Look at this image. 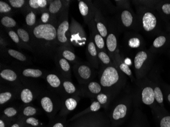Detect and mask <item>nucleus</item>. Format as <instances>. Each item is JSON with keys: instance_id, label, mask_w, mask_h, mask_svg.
<instances>
[{"instance_id": "obj_8", "label": "nucleus", "mask_w": 170, "mask_h": 127, "mask_svg": "<svg viewBox=\"0 0 170 127\" xmlns=\"http://www.w3.org/2000/svg\"><path fill=\"white\" fill-rule=\"evenodd\" d=\"M124 43L126 48L130 51H136L138 52L144 49V39L136 32H128L125 34Z\"/></svg>"}, {"instance_id": "obj_39", "label": "nucleus", "mask_w": 170, "mask_h": 127, "mask_svg": "<svg viewBox=\"0 0 170 127\" xmlns=\"http://www.w3.org/2000/svg\"><path fill=\"white\" fill-rule=\"evenodd\" d=\"M154 93L155 100L159 104H162L164 102V97H163L162 91L160 89V87L158 86H155L154 89Z\"/></svg>"}, {"instance_id": "obj_43", "label": "nucleus", "mask_w": 170, "mask_h": 127, "mask_svg": "<svg viewBox=\"0 0 170 127\" xmlns=\"http://www.w3.org/2000/svg\"><path fill=\"white\" fill-rule=\"evenodd\" d=\"M96 99L100 105H106L109 102V97L106 93H100L97 95Z\"/></svg>"}, {"instance_id": "obj_18", "label": "nucleus", "mask_w": 170, "mask_h": 127, "mask_svg": "<svg viewBox=\"0 0 170 127\" xmlns=\"http://www.w3.org/2000/svg\"><path fill=\"white\" fill-rule=\"evenodd\" d=\"M141 87V101L145 105H151L155 101L154 89L151 86L145 84Z\"/></svg>"}, {"instance_id": "obj_49", "label": "nucleus", "mask_w": 170, "mask_h": 127, "mask_svg": "<svg viewBox=\"0 0 170 127\" xmlns=\"http://www.w3.org/2000/svg\"><path fill=\"white\" fill-rule=\"evenodd\" d=\"M53 127H63V125L61 123H57L55 125L53 126Z\"/></svg>"}, {"instance_id": "obj_34", "label": "nucleus", "mask_w": 170, "mask_h": 127, "mask_svg": "<svg viewBox=\"0 0 170 127\" xmlns=\"http://www.w3.org/2000/svg\"><path fill=\"white\" fill-rule=\"evenodd\" d=\"M20 99L24 103H29L33 99L32 92L30 89H24L20 93Z\"/></svg>"}, {"instance_id": "obj_27", "label": "nucleus", "mask_w": 170, "mask_h": 127, "mask_svg": "<svg viewBox=\"0 0 170 127\" xmlns=\"http://www.w3.org/2000/svg\"><path fill=\"white\" fill-rule=\"evenodd\" d=\"M1 23L7 29L15 28L17 26V23L16 20L13 17L8 16H4L1 17Z\"/></svg>"}, {"instance_id": "obj_44", "label": "nucleus", "mask_w": 170, "mask_h": 127, "mask_svg": "<svg viewBox=\"0 0 170 127\" xmlns=\"http://www.w3.org/2000/svg\"><path fill=\"white\" fill-rule=\"evenodd\" d=\"M36 113V109L34 107L32 106H27L25 107L23 110L24 115L26 116H29L35 115Z\"/></svg>"}, {"instance_id": "obj_3", "label": "nucleus", "mask_w": 170, "mask_h": 127, "mask_svg": "<svg viewBox=\"0 0 170 127\" xmlns=\"http://www.w3.org/2000/svg\"><path fill=\"white\" fill-rule=\"evenodd\" d=\"M117 26L121 31H133L141 30L137 15L132 9H118L116 12Z\"/></svg>"}, {"instance_id": "obj_31", "label": "nucleus", "mask_w": 170, "mask_h": 127, "mask_svg": "<svg viewBox=\"0 0 170 127\" xmlns=\"http://www.w3.org/2000/svg\"><path fill=\"white\" fill-rule=\"evenodd\" d=\"M87 89L89 93L93 95H97L101 93L102 87L99 83L91 81L88 84Z\"/></svg>"}, {"instance_id": "obj_14", "label": "nucleus", "mask_w": 170, "mask_h": 127, "mask_svg": "<svg viewBox=\"0 0 170 127\" xmlns=\"http://www.w3.org/2000/svg\"><path fill=\"white\" fill-rule=\"evenodd\" d=\"M88 26H89V30L90 31V35L92 36V39L96 45L97 51H105L107 52L106 48V41L99 34V33L98 32L94 19H92Z\"/></svg>"}, {"instance_id": "obj_13", "label": "nucleus", "mask_w": 170, "mask_h": 127, "mask_svg": "<svg viewBox=\"0 0 170 127\" xmlns=\"http://www.w3.org/2000/svg\"><path fill=\"white\" fill-rule=\"evenodd\" d=\"M105 41L107 54L113 61L115 55L119 51L118 49L117 35L114 30L109 28V34Z\"/></svg>"}, {"instance_id": "obj_1", "label": "nucleus", "mask_w": 170, "mask_h": 127, "mask_svg": "<svg viewBox=\"0 0 170 127\" xmlns=\"http://www.w3.org/2000/svg\"><path fill=\"white\" fill-rule=\"evenodd\" d=\"M57 22L37 23L28 29L32 40L33 52L43 56L55 58L58 48L57 40Z\"/></svg>"}, {"instance_id": "obj_37", "label": "nucleus", "mask_w": 170, "mask_h": 127, "mask_svg": "<svg viewBox=\"0 0 170 127\" xmlns=\"http://www.w3.org/2000/svg\"><path fill=\"white\" fill-rule=\"evenodd\" d=\"M116 7L118 9H132L131 1L128 0H115Z\"/></svg>"}, {"instance_id": "obj_5", "label": "nucleus", "mask_w": 170, "mask_h": 127, "mask_svg": "<svg viewBox=\"0 0 170 127\" xmlns=\"http://www.w3.org/2000/svg\"><path fill=\"white\" fill-rule=\"evenodd\" d=\"M151 54L146 49L136 52L133 58V64L135 73L138 80H142L150 67L151 63Z\"/></svg>"}, {"instance_id": "obj_52", "label": "nucleus", "mask_w": 170, "mask_h": 127, "mask_svg": "<svg viewBox=\"0 0 170 127\" xmlns=\"http://www.w3.org/2000/svg\"><path fill=\"white\" fill-rule=\"evenodd\" d=\"M168 101H169V102L170 103V93H169V94L168 95Z\"/></svg>"}, {"instance_id": "obj_28", "label": "nucleus", "mask_w": 170, "mask_h": 127, "mask_svg": "<svg viewBox=\"0 0 170 127\" xmlns=\"http://www.w3.org/2000/svg\"><path fill=\"white\" fill-rule=\"evenodd\" d=\"M41 105L45 111L51 113L54 109V104L52 100L49 97H44L41 100Z\"/></svg>"}, {"instance_id": "obj_42", "label": "nucleus", "mask_w": 170, "mask_h": 127, "mask_svg": "<svg viewBox=\"0 0 170 127\" xmlns=\"http://www.w3.org/2000/svg\"><path fill=\"white\" fill-rule=\"evenodd\" d=\"M12 93L9 92H3L0 93V104L7 102L12 98Z\"/></svg>"}, {"instance_id": "obj_48", "label": "nucleus", "mask_w": 170, "mask_h": 127, "mask_svg": "<svg viewBox=\"0 0 170 127\" xmlns=\"http://www.w3.org/2000/svg\"><path fill=\"white\" fill-rule=\"evenodd\" d=\"M26 122L27 124H31L34 126H37L38 125V121L34 118H28L26 120Z\"/></svg>"}, {"instance_id": "obj_24", "label": "nucleus", "mask_w": 170, "mask_h": 127, "mask_svg": "<svg viewBox=\"0 0 170 127\" xmlns=\"http://www.w3.org/2000/svg\"><path fill=\"white\" fill-rule=\"evenodd\" d=\"M5 51L8 54V55L12 57L14 59L19 61L22 62H26L28 61V58L22 52L16 51L15 49H11V48H5Z\"/></svg>"}, {"instance_id": "obj_15", "label": "nucleus", "mask_w": 170, "mask_h": 127, "mask_svg": "<svg viewBox=\"0 0 170 127\" xmlns=\"http://www.w3.org/2000/svg\"><path fill=\"white\" fill-rule=\"evenodd\" d=\"M86 54L88 62L92 65V67L98 68L100 64L98 60V51L91 35H90L88 41Z\"/></svg>"}, {"instance_id": "obj_6", "label": "nucleus", "mask_w": 170, "mask_h": 127, "mask_svg": "<svg viewBox=\"0 0 170 127\" xmlns=\"http://www.w3.org/2000/svg\"><path fill=\"white\" fill-rule=\"evenodd\" d=\"M136 15L139 20L141 30L146 33L155 31L157 26V19L150 9L142 6H136Z\"/></svg>"}, {"instance_id": "obj_21", "label": "nucleus", "mask_w": 170, "mask_h": 127, "mask_svg": "<svg viewBox=\"0 0 170 127\" xmlns=\"http://www.w3.org/2000/svg\"><path fill=\"white\" fill-rule=\"evenodd\" d=\"M16 32L22 42L26 47L27 49L33 51L32 40L29 31L23 28H19L16 29Z\"/></svg>"}, {"instance_id": "obj_33", "label": "nucleus", "mask_w": 170, "mask_h": 127, "mask_svg": "<svg viewBox=\"0 0 170 127\" xmlns=\"http://www.w3.org/2000/svg\"><path fill=\"white\" fill-rule=\"evenodd\" d=\"M167 38L164 35L159 36L155 38L152 43V48L154 49H158L162 48L167 42Z\"/></svg>"}, {"instance_id": "obj_38", "label": "nucleus", "mask_w": 170, "mask_h": 127, "mask_svg": "<svg viewBox=\"0 0 170 127\" xmlns=\"http://www.w3.org/2000/svg\"><path fill=\"white\" fill-rule=\"evenodd\" d=\"M78 102L77 100L73 98H68L65 101V106L69 111H72L77 107Z\"/></svg>"}, {"instance_id": "obj_30", "label": "nucleus", "mask_w": 170, "mask_h": 127, "mask_svg": "<svg viewBox=\"0 0 170 127\" xmlns=\"http://www.w3.org/2000/svg\"><path fill=\"white\" fill-rule=\"evenodd\" d=\"M46 81L48 83L54 88L59 87L61 84L60 78L56 74H49L46 76Z\"/></svg>"}, {"instance_id": "obj_53", "label": "nucleus", "mask_w": 170, "mask_h": 127, "mask_svg": "<svg viewBox=\"0 0 170 127\" xmlns=\"http://www.w3.org/2000/svg\"></svg>"}, {"instance_id": "obj_22", "label": "nucleus", "mask_w": 170, "mask_h": 127, "mask_svg": "<svg viewBox=\"0 0 170 127\" xmlns=\"http://www.w3.org/2000/svg\"><path fill=\"white\" fill-rule=\"evenodd\" d=\"M54 60L58 67L60 68V70L64 73H70L71 70V64L67 60L57 55L54 58Z\"/></svg>"}, {"instance_id": "obj_41", "label": "nucleus", "mask_w": 170, "mask_h": 127, "mask_svg": "<svg viewBox=\"0 0 170 127\" xmlns=\"http://www.w3.org/2000/svg\"><path fill=\"white\" fill-rule=\"evenodd\" d=\"M53 21H55V20H52L51 14L48 11H45L42 13L41 18H40V22H41L40 23L46 24V23H49ZM56 22H57V21H56Z\"/></svg>"}, {"instance_id": "obj_32", "label": "nucleus", "mask_w": 170, "mask_h": 127, "mask_svg": "<svg viewBox=\"0 0 170 127\" xmlns=\"http://www.w3.org/2000/svg\"><path fill=\"white\" fill-rule=\"evenodd\" d=\"M23 75L24 76L31 77L34 78L40 77L42 75V72L39 69L27 68L23 71Z\"/></svg>"}, {"instance_id": "obj_9", "label": "nucleus", "mask_w": 170, "mask_h": 127, "mask_svg": "<svg viewBox=\"0 0 170 127\" xmlns=\"http://www.w3.org/2000/svg\"><path fill=\"white\" fill-rule=\"evenodd\" d=\"M71 1L52 0L50 1L47 11L51 14L52 20L58 21L60 15L69 8Z\"/></svg>"}, {"instance_id": "obj_35", "label": "nucleus", "mask_w": 170, "mask_h": 127, "mask_svg": "<svg viewBox=\"0 0 170 127\" xmlns=\"http://www.w3.org/2000/svg\"><path fill=\"white\" fill-rule=\"evenodd\" d=\"M13 7L5 1H0V13L4 16H8L13 12Z\"/></svg>"}, {"instance_id": "obj_12", "label": "nucleus", "mask_w": 170, "mask_h": 127, "mask_svg": "<svg viewBox=\"0 0 170 127\" xmlns=\"http://www.w3.org/2000/svg\"><path fill=\"white\" fill-rule=\"evenodd\" d=\"M92 65L89 62H78L74 65V69L80 79L88 81L93 76V70Z\"/></svg>"}, {"instance_id": "obj_20", "label": "nucleus", "mask_w": 170, "mask_h": 127, "mask_svg": "<svg viewBox=\"0 0 170 127\" xmlns=\"http://www.w3.org/2000/svg\"><path fill=\"white\" fill-rule=\"evenodd\" d=\"M57 55L67 60L69 63L76 64L79 61V59L74 53V48L68 47H59L57 49Z\"/></svg>"}, {"instance_id": "obj_45", "label": "nucleus", "mask_w": 170, "mask_h": 127, "mask_svg": "<svg viewBox=\"0 0 170 127\" xmlns=\"http://www.w3.org/2000/svg\"><path fill=\"white\" fill-rule=\"evenodd\" d=\"M161 11L166 16L170 15V3H165L161 5Z\"/></svg>"}, {"instance_id": "obj_4", "label": "nucleus", "mask_w": 170, "mask_h": 127, "mask_svg": "<svg viewBox=\"0 0 170 127\" xmlns=\"http://www.w3.org/2000/svg\"><path fill=\"white\" fill-rule=\"evenodd\" d=\"M68 10H65L59 17L57 21V40L59 47L74 48L68 39L70 23L68 21Z\"/></svg>"}, {"instance_id": "obj_46", "label": "nucleus", "mask_w": 170, "mask_h": 127, "mask_svg": "<svg viewBox=\"0 0 170 127\" xmlns=\"http://www.w3.org/2000/svg\"><path fill=\"white\" fill-rule=\"evenodd\" d=\"M4 114L8 117H12V116L16 115L17 113V111L16 109L13 107H8L5 109L4 110Z\"/></svg>"}, {"instance_id": "obj_17", "label": "nucleus", "mask_w": 170, "mask_h": 127, "mask_svg": "<svg viewBox=\"0 0 170 127\" xmlns=\"http://www.w3.org/2000/svg\"><path fill=\"white\" fill-rule=\"evenodd\" d=\"M94 21L98 32L106 40L109 34V28L107 26V22L103 14L96 7L95 10Z\"/></svg>"}, {"instance_id": "obj_11", "label": "nucleus", "mask_w": 170, "mask_h": 127, "mask_svg": "<svg viewBox=\"0 0 170 127\" xmlns=\"http://www.w3.org/2000/svg\"><path fill=\"white\" fill-rule=\"evenodd\" d=\"M132 100V97L128 96L115 106L112 115V118L114 120L118 121L126 118L129 111Z\"/></svg>"}, {"instance_id": "obj_7", "label": "nucleus", "mask_w": 170, "mask_h": 127, "mask_svg": "<svg viewBox=\"0 0 170 127\" xmlns=\"http://www.w3.org/2000/svg\"><path fill=\"white\" fill-rule=\"evenodd\" d=\"M68 39L73 46L77 47L85 46L87 41V35L84 28L74 18L71 19L70 24Z\"/></svg>"}, {"instance_id": "obj_23", "label": "nucleus", "mask_w": 170, "mask_h": 127, "mask_svg": "<svg viewBox=\"0 0 170 127\" xmlns=\"http://www.w3.org/2000/svg\"><path fill=\"white\" fill-rule=\"evenodd\" d=\"M98 57L99 63L101 64L103 67L114 65L113 62L107 51H98Z\"/></svg>"}, {"instance_id": "obj_10", "label": "nucleus", "mask_w": 170, "mask_h": 127, "mask_svg": "<svg viewBox=\"0 0 170 127\" xmlns=\"http://www.w3.org/2000/svg\"><path fill=\"white\" fill-rule=\"evenodd\" d=\"M78 2V9L85 23L88 25L94 19L96 7L91 1L80 0Z\"/></svg>"}, {"instance_id": "obj_51", "label": "nucleus", "mask_w": 170, "mask_h": 127, "mask_svg": "<svg viewBox=\"0 0 170 127\" xmlns=\"http://www.w3.org/2000/svg\"><path fill=\"white\" fill-rule=\"evenodd\" d=\"M11 127H19V125L17 124H14Z\"/></svg>"}, {"instance_id": "obj_26", "label": "nucleus", "mask_w": 170, "mask_h": 127, "mask_svg": "<svg viewBox=\"0 0 170 127\" xmlns=\"http://www.w3.org/2000/svg\"><path fill=\"white\" fill-rule=\"evenodd\" d=\"M25 22L27 26L29 27L28 29H30L35 26L36 23V13L34 11H27L26 17Z\"/></svg>"}, {"instance_id": "obj_25", "label": "nucleus", "mask_w": 170, "mask_h": 127, "mask_svg": "<svg viewBox=\"0 0 170 127\" xmlns=\"http://www.w3.org/2000/svg\"><path fill=\"white\" fill-rule=\"evenodd\" d=\"M0 76L4 79L7 81H16L17 79V74L14 71L9 69H5L2 70L0 72Z\"/></svg>"}, {"instance_id": "obj_29", "label": "nucleus", "mask_w": 170, "mask_h": 127, "mask_svg": "<svg viewBox=\"0 0 170 127\" xmlns=\"http://www.w3.org/2000/svg\"><path fill=\"white\" fill-rule=\"evenodd\" d=\"M7 32H8V36L17 45V46L20 48H24L27 49L26 47L22 42L16 31L10 29H7Z\"/></svg>"}, {"instance_id": "obj_40", "label": "nucleus", "mask_w": 170, "mask_h": 127, "mask_svg": "<svg viewBox=\"0 0 170 127\" xmlns=\"http://www.w3.org/2000/svg\"><path fill=\"white\" fill-rule=\"evenodd\" d=\"M63 86L65 90L69 94L74 93L77 90L75 86L71 81H64L63 83Z\"/></svg>"}, {"instance_id": "obj_16", "label": "nucleus", "mask_w": 170, "mask_h": 127, "mask_svg": "<svg viewBox=\"0 0 170 127\" xmlns=\"http://www.w3.org/2000/svg\"><path fill=\"white\" fill-rule=\"evenodd\" d=\"M50 1L48 0H29L27 1L26 6L23 10L26 11H33L37 13H41L47 11Z\"/></svg>"}, {"instance_id": "obj_19", "label": "nucleus", "mask_w": 170, "mask_h": 127, "mask_svg": "<svg viewBox=\"0 0 170 127\" xmlns=\"http://www.w3.org/2000/svg\"><path fill=\"white\" fill-rule=\"evenodd\" d=\"M114 64L123 73L129 77L131 79L133 80V76L129 66L126 63L125 61L123 60L122 57L120 54L119 51L115 55L113 61Z\"/></svg>"}, {"instance_id": "obj_36", "label": "nucleus", "mask_w": 170, "mask_h": 127, "mask_svg": "<svg viewBox=\"0 0 170 127\" xmlns=\"http://www.w3.org/2000/svg\"><path fill=\"white\" fill-rule=\"evenodd\" d=\"M8 3L13 8L22 9L23 10L26 5L27 1H25V0H8Z\"/></svg>"}, {"instance_id": "obj_50", "label": "nucleus", "mask_w": 170, "mask_h": 127, "mask_svg": "<svg viewBox=\"0 0 170 127\" xmlns=\"http://www.w3.org/2000/svg\"><path fill=\"white\" fill-rule=\"evenodd\" d=\"M0 127H5V125L2 120H0Z\"/></svg>"}, {"instance_id": "obj_2", "label": "nucleus", "mask_w": 170, "mask_h": 127, "mask_svg": "<svg viewBox=\"0 0 170 127\" xmlns=\"http://www.w3.org/2000/svg\"><path fill=\"white\" fill-rule=\"evenodd\" d=\"M125 80V74L115 65L103 67L100 78L101 87L118 90L124 86Z\"/></svg>"}, {"instance_id": "obj_47", "label": "nucleus", "mask_w": 170, "mask_h": 127, "mask_svg": "<svg viewBox=\"0 0 170 127\" xmlns=\"http://www.w3.org/2000/svg\"><path fill=\"white\" fill-rule=\"evenodd\" d=\"M160 125L161 127H170V116H165L162 118Z\"/></svg>"}]
</instances>
